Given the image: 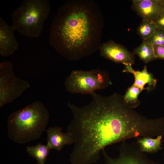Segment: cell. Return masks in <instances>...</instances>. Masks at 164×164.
I'll return each instance as SVG.
<instances>
[{
    "mask_svg": "<svg viewBox=\"0 0 164 164\" xmlns=\"http://www.w3.org/2000/svg\"><path fill=\"white\" fill-rule=\"evenodd\" d=\"M91 94L92 99L86 105L67 103L73 115L67 129L73 139L71 164L96 163L106 146L132 138L135 132L133 116L116 94Z\"/></svg>",
    "mask_w": 164,
    "mask_h": 164,
    "instance_id": "6da1fadb",
    "label": "cell"
},
{
    "mask_svg": "<svg viewBox=\"0 0 164 164\" xmlns=\"http://www.w3.org/2000/svg\"><path fill=\"white\" fill-rule=\"evenodd\" d=\"M103 19L93 0H67L59 7L50 27V46L62 56L77 61L99 50Z\"/></svg>",
    "mask_w": 164,
    "mask_h": 164,
    "instance_id": "7a4b0ae2",
    "label": "cell"
},
{
    "mask_svg": "<svg viewBox=\"0 0 164 164\" xmlns=\"http://www.w3.org/2000/svg\"><path fill=\"white\" fill-rule=\"evenodd\" d=\"M49 118L44 105L39 101H34L10 114L7 121L8 137L18 144L38 139L45 130Z\"/></svg>",
    "mask_w": 164,
    "mask_h": 164,
    "instance_id": "3957f363",
    "label": "cell"
},
{
    "mask_svg": "<svg viewBox=\"0 0 164 164\" xmlns=\"http://www.w3.org/2000/svg\"><path fill=\"white\" fill-rule=\"evenodd\" d=\"M50 11L48 0H24L11 14L12 25L20 35L38 38Z\"/></svg>",
    "mask_w": 164,
    "mask_h": 164,
    "instance_id": "277c9868",
    "label": "cell"
},
{
    "mask_svg": "<svg viewBox=\"0 0 164 164\" xmlns=\"http://www.w3.org/2000/svg\"><path fill=\"white\" fill-rule=\"evenodd\" d=\"M110 82L108 74L99 69L89 70H74L66 78L67 91L71 94H91L108 87Z\"/></svg>",
    "mask_w": 164,
    "mask_h": 164,
    "instance_id": "5b68a950",
    "label": "cell"
},
{
    "mask_svg": "<svg viewBox=\"0 0 164 164\" xmlns=\"http://www.w3.org/2000/svg\"><path fill=\"white\" fill-rule=\"evenodd\" d=\"M30 87L28 82L15 76L11 62L0 63V108L11 103Z\"/></svg>",
    "mask_w": 164,
    "mask_h": 164,
    "instance_id": "8992f818",
    "label": "cell"
},
{
    "mask_svg": "<svg viewBox=\"0 0 164 164\" xmlns=\"http://www.w3.org/2000/svg\"><path fill=\"white\" fill-rule=\"evenodd\" d=\"M104 164H159L151 160L138 148L131 147L120 150L118 157L106 156Z\"/></svg>",
    "mask_w": 164,
    "mask_h": 164,
    "instance_id": "52a82bcc",
    "label": "cell"
},
{
    "mask_svg": "<svg viewBox=\"0 0 164 164\" xmlns=\"http://www.w3.org/2000/svg\"><path fill=\"white\" fill-rule=\"evenodd\" d=\"M101 56L117 63H134L132 54L121 45L110 40L101 44L99 50Z\"/></svg>",
    "mask_w": 164,
    "mask_h": 164,
    "instance_id": "ba28073f",
    "label": "cell"
},
{
    "mask_svg": "<svg viewBox=\"0 0 164 164\" xmlns=\"http://www.w3.org/2000/svg\"><path fill=\"white\" fill-rule=\"evenodd\" d=\"M132 5L142 20L152 21L164 12V0H134Z\"/></svg>",
    "mask_w": 164,
    "mask_h": 164,
    "instance_id": "9c48e42d",
    "label": "cell"
},
{
    "mask_svg": "<svg viewBox=\"0 0 164 164\" xmlns=\"http://www.w3.org/2000/svg\"><path fill=\"white\" fill-rule=\"evenodd\" d=\"M15 30L0 17V55L6 57L12 54L20 47L15 36Z\"/></svg>",
    "mask_w": 164,
    "mask_h": 164,
    "instance_id": "30bf717a",
    "label": "cell"
},
{
    "mask_svg": "<svg viewBox=\"0 0 164 164\" xmlns=\"http://www.w3.org/2000/svg\"><path fill=\"white\" fill-rule=\"evenodd\" d=\"M63 128L58 126L49 127L46 130L47 133V143L50 149L60 151L66 145L73 143L71 134L69 132L63 133Z\"/></svg>",
    "mask_w": 164,
    "mask_h": 164,
    "instance_id": "8fae6325",
    "label": "cell"
},
{
    "mask_svg": "<svg viewBox=\"0 0 164 164\" xmlns=\"http://www.w3.org/2000/svg\"><path fill=\"white\" fill-rule=\"evenodd\" d=\"M125 66V70L132 73L134 76L135 81L133 84L134 85L142 90L145 89L144 87L146 84H149L148 87L149 86L154 87L155 86L156 80L154 78L153 75L148 72L146 66H145L141 71H135L132 69L131 64H127Z\"/></svg>",
    "mask_w": 164,
    "mask_h": 164,
    "instance_id": "7c38bea8",
    "label": "cell"
},
{
    "mask_svg": "<svg viewBox=\"0 0 164 164\" xmlns=\"http://www.w3.org/2000/svg\"><path fill=\"white\" fill-rule=\"evenodd\" d=\"M163 135L156 137L155 138L150 137H140L137 138L136 142L140 149L142 152L155 153L162 150Z\"/></svg>",
    "mask_w": 164,
    "mask_h": 164,
    "instance_id": "4fadbf2b",
    "label": "cell"
},
{
    "mask_svg": "<svg viewBox=\"0 0 164 164\" xmlns=\"http://www.w3.org/2000/svg\"><path fill=\"white\" fill-rule=\"evenodd\" d=\"M51 149L47 145L39 143L35 146H28L26 147L27 153L35 159L36 164H45V161Z\"/></svg>",
    "mask_w": 164,
    "mask_h": 164,
    "instance_id": "5bb4252c",
    "label": "cell"
},
{
    "mask_svg": "<svg viewBox=\"0 0 164 164\" xmlns=\"http://www.w3.org/2000/svg\"><path fill=\"white\" fill-rule=\"evenodd\" d=\"M134 52L146 63L157 59L153 45L146 40L143 41L142 43L135 49Z\"/></svg>",
    "mask_w": 164,
    "mask_h": 164,
    "instance_id": "9a60e30c",
    "label": "cell"
},
{
    "mask_svg": "<svg viewBox=\"0 0 164 164\" xmlns=\"http://www.w3.org/2000/svg\"><path fill=\"white\" fill-rule=\"evenodd\" d=\"M142 90L133 84L129 88L123 99L125 104L132 108H134L139 104L138 97Z\"/></svg>",
    "mask_w": 164,
    "mask_h": 164,
    "instance_id": "2e32d148",
    "label": "cell"
},
{
    "mask_svg": "<svg viewBox=\"0 0 164 164\" xmlns=\"http://www.w3.org/2000/svg\"><path fill=\"white\" fill-rule=\"evenodd\" d=\"M157 29L156 25L152 22L142 20L137 31L143 41H144L150 37Z\"/></svg>",
    "mask_w": 164,
    "mask_h": 164,
    "instance_id": "e0dca14e",
    "label": "cell"
},
{
    "mask_svg": "<svg viewBox=\"0 0 164 164\" xmlns=\"http://www.w3.org/2000/svg\"><path fill=\"white\" fill-rule=\"evenodd\" d=\"M146 40L152 45L164 46V30L157 29Z\"/></svg>",
    "mask_w": 164,
    "mask_h": 164,
    "instance_id": "ac0fdd59",
    "label": "cell"
},
{
    "mask_svg": "<svg viewBox=\"0 0 164 164\" xmlns=\"http://www.w3.org/2000/svg\"><path fill=\"white\" fill-rule=\"evenodd\" d=\"M151 22L156 25L157 29L164 30V12Z\"/></svg>",
    "mask_w": 164,
    "mask_h": 164,
    "instance_id": "d6986e66",
    "label": "cell"
},
{
    "mask_svg": "<svg viewBox=\"0 0 164 164\" xmlns=\"http://www.w3.org/2000/svg\"><path fill=\"white\" fill-rule=\"evenodd\" d=\"M153 45L157 58L164 59V46Z\"/></svg>",
    "mask_w": 164,
    "mask_h": 164,
    "instance_id": "ffe728a7",
    "label": "cell"
}]
</instances>
